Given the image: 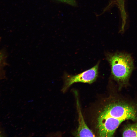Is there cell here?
<instances>
[{
    "label": "cell",
    "mask_w": 137,
    "mask_h": 137,
    "mask_svg": "<svg viewBox=\"0 0 137 137\" xmlns=\"http://www.w3.org/2000/svg\"><path fill=\"white\" fill-rule=\"evenodd\" d=\"M99 115L110 117L124 121L137 119V111L132 105L123 102L110 103L104 108Z\"/></svg>",
    "instance_id": "cell-2"
},
{
    "label": "cell",
    "mask_w": 137,
    "mask_h": 137,
    "mask_svg": "<svg viewBox=\"0 0 137 137\" xmlns=\"http://www.w3.org/2000/svg\"><path fill=\"white\" fill-rule=\"evenodd\" d=\"M2 57V54L0 53V63Z\"/></svg>",
    "instance_id": "cell-7"
},
{
    "label": "cell",
    "mask_w": 137,
    "mask_h": 137,
    "mask_svg": "<svg viewBox=\"0 0 137 137\" xmlns=\"http://www.w3.org/2000/svg\"><path fill=\"white\" fill-rule=\"evenodd\" d=\"M99 64L98 63L91 68L75 75L64 73V84L62 90L65 92L71 85L75 83L91 84L94 82L98 76Z\"/></svg>",
    "instance_id": "cell-3"
},
{
    "label": "cell",
    "mask_w": 137,
    "mask_h": 137,
    "mask_svg": "<svg viewBox=\"0 0 137 137\" xmlns=\"http://www.w3.org/2000/svg\"><path fill=\"white\" fill-rule=\"evenodd\" d=\"M106 57L110 67L113 78L118 83L127 82L134 67L131 55L123 52H117L106 54Z\"/></svg>",
    "instance_id": "cell-1"
},
{
    "label": "cell",
    "mask_w": 137,
    "mask_h": 137,
    "mask_svg": "<svg viewBox=\"0 0 137 137\" xmlns=\"http://www.w3.org/2000/svg\"><path fill=\"white\" fill-rule=\"evenodd\" d=\"M122 136L123 137H137V122L126 126L123 130Z\"/></svg>",
    "instance_id": "cell-5"
},
{
    "label": "cell",
    "mask_w": 137,
    "mask_h": 137,
    "mask_svg": "<svg viewBox=\"0 0 137 137\" xmlns=\"http://www.w3.org/2000/svg\"><path fill=\"white\" fill-rule=\"evenodd\" d=\"M77 99V105L79 115V126L75 135L76 136H92L95 135L92 131L87 126L81 113L78 99Z\"/></svg>",
    "instance_id": "cell-4"
},
{
    "label": "cell",
    "mask_w": 137,
    "mask_h": 137,
    "mask_svg": "<svg viewBox=\"0 0 137 137\" xmlns=\"http://www.w3.org/2000/svg\"><path fill=\"white\" fill-rule=\"evenodd\" d=\"M60 1L67 3L72 5H75V1L74 0H59Z\"/></svg>",
    "instance_id": "cell-6"
}]
</instances>
